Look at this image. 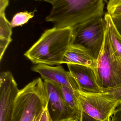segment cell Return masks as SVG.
Listing matches in <instances>:
<instances>
[{"mask_svg": "<svg viewBox=\"0 0 121 121\" xmlns=\"http://www.w3.org/2000/svg\"><path fill=\"white\" fill-rule=\"evenodd\" d=\"M51 5L46 21L54 27L72 28L88 20L102 17L107 0H35Z\"/></svg>", "mask_w": 121, "mask_h": 121, "instance_id": "6da1fadb", "label": "cell"}, {"mask_svg": "<svg viewBox=\"0 0 121 121\" xmlns=\"http://www.w3.org/2000/svg\"><path fill=\"white\" fill-rule=\"evenodd\" d=\"M72 28L53 27L45 30L24 56L36 65H60L72 44Z\"/></svg>", "mask_w": 121, "mask_h": 121, "instance_id": "7a4b0ae2", "label": "cell"}, {"mask_svg": "<svg viewBox=\"0 0 121 121\" xmlns=\"http://www.w3.org/2000/svg\"><path fill=\"white\" fill-rule=\"evenodd\" d=\"M48 104L44 81L38 78L20 90L11 121H33Z\"/></svg>", "mask_w": 121, "mask_h": 121, "instance_id": "3957f363", "label": "cell"}, {"mask_svg": "<svg viewBox=\"0 0 121 121\" xmlns=\"http://www.w3.org/2000/svg\"><path fill=\"white\" fill-rule=\"evenodd\" d=\"M97 60L94 72L97 83L103 90L121 85V60L113 53L106 27L102 48Z\"/></svg>", "mask_w": 121, "mask_h": 121, "instance_id": "277c9868", "label": "cell"}, {"mask_svg": "<svg viewBox=\"0 0 121 121\" xmlns=\"http://www.w3.org/2000/svg\"><path fill=\"white\" fill-rule=\"evenodd\" d=\"M72 28L71 45L85 48L97 60L103 42L106 29L104 18H94Z\"/></svg>", "mask_w": 121, "mask_h": 121, "instance_id": "5b68a950", "label": "cell"}, {"mask_svg": "<svg viewBox=\"0 0 121 121\" xmlns=\"http://www.w3.org/2000/svg\"><path fill=\"white\" fill-rule=\"evenodd\" d=\"M81 110L100 121L111 117L119 102L106 92L92 93L80 89L75 91Z\"/></svg>", "mask_w": 121, "mask_h": 121, "instance_id": "8992f818", "label": "cell"}, {"mask_svg": "<svg viewBox=\"0 0 121 121\" xmlns=\"http://www.w3.org/2000/svg\"><path fill=\"white\" fill-rule=\"evenodd\" d=\"M20 90L9 71L0 76V121H11L15 101Z\"/></svg>", "mask_w": 121, "mask_h": 121, "instance_id": "52a82bcc", "label": "cell"}, {"mask_svg": "<svg viewBox=\"0 0 121 121\" xmlns=\"http://www.w3.org/2000/svg\"><path fill=\"white\" fill-rule=\"evenodd\" d=\"M31 70L40 74L44 80L65 86L74 91L79 89L69 72L66 71L61 65L38 64L33 67Z\"/></svg>", "mask_w": 121, "mask_h": 121, "instance_id": "ba28073f", "label": "cell"}, {"mask_svg": "<svg viewBox=\"0 0 121 121\" xmlns=\"http://www.w3.org/2000/svg\"><path fill=\"white\" fill-rule=\"evenodd\" d=\"M71 76L80 90L86 92L102 93L103 90L97 83L96 74L93 69L85 65L67 64Z\"/></svg>", "mask_w": 121, "mask_h": 121, "instance_id": "9c48e42d", "label": "cell"}, {"mask_svg": "<svg viewBox=\"0 0 121 121\" xmlns=\"http://www.w3.org/2000/svg\"><path fill=\"white\" fill-rule=\"evenodd\" d=\"M44 82L47 91L52 121H59L70 117L76 118L73 112L63 100L58 84L47 80Z\"/></svg>", "mask_w": 121, "mask_h": 121, "instance_id": "30bf717a", "label": "cell"}, {"mask_svg": "<svg viewBox=\"0 0 121 121\" xmlns=\"http://www.w3.org/2000/svg\"><path fill=\"white\" fill-rule=\"evenodd\" d=\"M63 64L81 65L90 67L95 72L97 60L85 48L71 45L65 55Z\"/></svg>", "mask_w": 121, "mask_h": 121, "instance_id": "8fae6325", "label": "cell"}, {"mask_svg": "<svg viewBox=\"0 0 121 121\" xmlns=\"http://www.w3.org/2000/svg\"><path fill=\"white\" fill-rule=\"evenodd\" d=\"M104 18L113 53L118 59L121 60V34L109 14L106 13Z\"/></svg>", "mask_w": 121, "mask_h": 121, "instance_id": "7c38bea8", "label": "cell"}, {"mask_svg": "<svg viewBox=\"0 0 121 121\" xmlns=\"http://www.w3.org/2000/svg\"><path fill=\"white\" fill-rule=\"evenodd\" d=\"M6 10H0V60L12 41V27L6 16Z\"/></svg>", "mask_w": 121, "mask_h": 121, "instance_id": "4fadbf2b", "label": "cell"}, {"mask_svg": "<svg viewBox=\"0 0 121 121\" xmlns=\"http://www.w3.org/2000/svg\"><path fill=\"white\" fill-rule=\"evenodd\" d=\"M60 92L63 100L69 108L73 112L76 118L80 120L81 116V109L75 91L70 88L58 85Z\"/></svg>", "mask_w": 121, "mask_h": 121, "instance_id": "5bb4252c", "label": "cell"}, {"mask_svg": "<svg viewBox=\"0 0 121 121\" xmlns=\"http://www.w3.org/2000/svg\"><path fill=\"white\" fill-rule=\"evenodd\" d=\"M35 10L33 12L23 11L17 13L13 16L10 22L12 27L21 26L27 23L34 17Z\"/></svg>", "mask_w": 121, "mask_h": 121, "instance_id": "9a60e30c", "label": "cell"}, {"mask_svg": "<svg viewBox=\"0 0 121 121\" xmlns=\"http://www.w3.org/2000/svg\"><path fill=\"white\" fill-rule=\"evenodd\" d=\"M107 8V13L112 17L121 16V0H109Z\"/></svg>", "mask_w": 121, "mask_h": 121, "instance_id": "2e32d148", "label": "cell"}, {"mask_svg": "<svg viewBox=\"0 0 121 121\" xmlns=\"http://www.w3.org/2000/svg\"><path fill=\"white\" fill-rule=\"evenodd\" d=\"M33 121H53L49 109V104L34 119Z\"/></svg>", "mask_w": 121, "mask_h": 121, "instance_id": "e0dca14e", "label": "cell"}, {"mask_svg": "<svg viewBox=\"0 0 121 121\" xmlns=\"http://www.w3.org/2000/svg\"><path fill=\"white\" fill-rule=\"evenodd\" d=\"M111 121H121V104H119L111 117Z\"/></svg>", "mask_w": 121, "mask_h": 121, "instance_id": "ac0fdd59", "label": "cell"}, {"mask_svg": "<svg viewBox=\"0 0 121 121\" xmlns=\"http://www.w3.org/2000/svg\"><path fill=\"white\" fill-rule=\"evenodd\" d=\"M80 121H100L95 119L87 114L81 110V116Z\"/></svg>", "mask_w": 121, "mask_h": 121, "instance_id": "d6986e66", "label": "cell"}, {"mask_svg": "<svg viewBox=\"0 0 121 121\" xmlns=\"http://www.w3.org/2000/svg\"><path fill=\"white\" fill-rule=\"evenodd\" d=\"M59 121H80L76 118H74V117H70V118Z\"/></svg>", "mask_w": 121, "mask_h": 121, "instance_id": "ffe728a7", "label": "cell"}, {"mask_svg": "<svg viewBox=\"0 0 121 121\" xmlns=\"http://www.w3.org/2000/svg\"><path fill=\"white\" fill-rule=\"evenodd\" d=\"M104 121H111V117H108V118L106 120Z\"/></svg>", "mask_w": 121, "mask_h": 121, "instance_id": "44dd1931", "label": "cell"}]
</instances>
